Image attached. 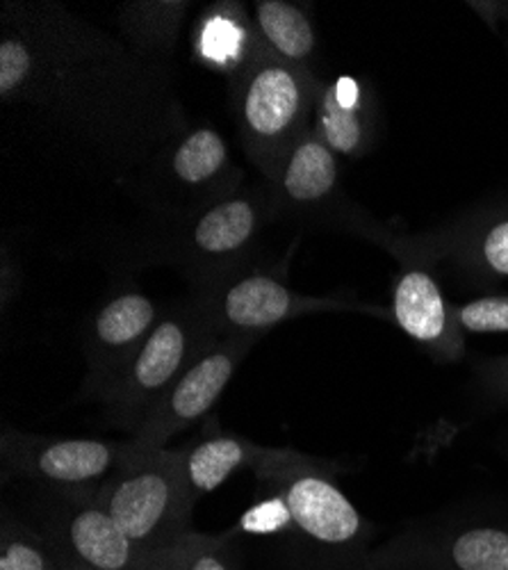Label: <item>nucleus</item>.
I'll return each mask as SVG.
<instances>
[{
	"label": "nucleus",
	"instance_id": "obj_5",
	"mask_svg": "<svg viewBox=\"0 0 508 570\" xmlns=\"http://www.w3.org/2000/svg\"><path fill=\"white\" fill-rule=\"evenodd\" d=\"M221 336L192 299L171 306L147 343L97 393L121 430L135 432L145 415L167 395Z\"/></svg>",
	"mask_w": 508,
	"mask_h": 570
},
{
	"label": "nucleus",
	"instance_id": "obj_3",
	"mask_svg": "<svg viewBox=\"0 0 508 570\" xmlns=\"http://www.w3.org/2000/svg\"><path fill=\"white\" fill-rule=\"evenodd\" d=\"M97 500L142 554L178 543L190 534L197 502L185 474V450H140L132 443L128 459L99 484Z\"/></svg>",
	"mask_w": 508,
	"mask_h": 570
},
{
	"label": "nucleus",
	"instance_id": "obj_12",
	"mask_svg": "<svg viewBox=\"0 0 508 570\" xmlns=\"http://www.w3.org/2000/svg\"><path fill=\"white\" fill-rule=\"evenodd\" d=\"M97 489L56 491L58 502L46 518V537L69 570H137L147 554L97 500Z\"/></svg>",
	"mask_w": 508,
	"mask_h": 570
},
{
	"label": "nucleus",
	"instance_id": "obj_28",
	"mask_svg": "<svg viewBox=\"0 0 508 570\" xmlns=\"http://www.w3.org/2000/svg\"><path fill=\"white\" fill-rule=\"evenodd\" d=\"M470 8H475V12H479L492 28L508 21V3H472Z\"/></svg>",
	"mask_w": 508,
	"mask_h": 570
},
{
	"label": "nucleus",
	"instance_id": "obj_14",
	"mask_svg": "<svg viewBox=\"0 0 508 570\" xmlns=\"http://www.w3.org/2000/svg\"><path fill=\"white\" fill-rule=\"evenodd\" d=\"M336 465L308 459L260 480L276 487L290 507L295 528L310 541L338 550H360L367 539V522L351 500L336 487Z\"/></svg>",
	"mask_w": 508,
	"mask_h": 570
},
{
	"label": "nucleus",
	"instance_id": "obj_8",
	"mask_svg": "<svg viewBox=\"0 0 508 570\" xmlns=\"http://www.w3.org/2000/svg\"><path fill=\"white\" fill-rule=\"evenodd\" d=\"M269 187L279 219L288 217L303 224L336 226L372 240L384 249H390L399 237L347 199L338 156L312 132V128L297 141Z\"/></svg>",
	"mask_w": 508,
	"mask_h": 570
},
{
	"label": "nucleus",
	"instance_id": "obj_2",
	"mask_svg": "<svg viewBox=\"0 0 508 570\" xmlns=\"http://www.w3.org/2000/svg\"><path fill=\"white\" fill-rule=\"evenodd\" d=\"M233 82V112L240 145L271 183L297 141L312 128L321 80L312 69L276 58L260 41Z\"/></svg>",
	"mask_w": 508,
	"mask_h": 570
},
{
	"label": "nucleus",
	"instance_id": "obj_26",
	"mask_svg": "<svg viewBox=\"0 0 508 570\" xmlns=\"http://www.w3.org/2000/svg\"><path fill=\"white\" fill-rule=\"evenodd\" d=\"M477 382L490 402L508 406V354L481 361L477 365Z\"/></svg>",
	"mask_w": 508,
	"mask_h": 570
},
{
	"label": "nucleus",
	"instance_id": "obj_21",
	"mask_svg": "<svg viewBox=\"0 0 508 570\" xmlns=\"http://www.w3.org/2000/svg\"><path fill=\"white\" fill-rule=\"evenodd\" d=\"M256 32L267 49L290 65L312 69L317 35L310 17L288 0H256Z\"/></svg>",
	"mask_w": 508,
	"mask_h": 570
},
{
	"label": "nucleus",
	"instance_id": "obj_6",
	"mask_svg": "<svg viewBox=\"0 0 508 570\" xmlns=\"http://www.w3.org/2000/svg\"><path fill=\"white\" fill-rule=\"evenodd\" d=\"M195 302L221 338H260L283 322L325 311L369 313L379 320H390L388 308L360 304L349 297L301 295L276 274L251 267V263L221 278L197 285Z\"/></svg>",
	"mask_w": 508,
	"mask_h": 570
},
{
	"label": "nucleus",
	"instance_id": "obj_25",
	"mask_svg": "<svg viewBox=\"0 0 508 570\" xmlns=\"http://www.w3.org/2000/svg\"><path fill=\"white\" fill-rule=\"evenodd\" d=\"M185 570H233L223 552V539L190 534L185 548Z\"/></svg>",
	"mask_w": 508,
	"mask_h": 570
},
{
	"label": "nucleus",
	"instance_id": "obj_29",
	"mask_svg": "<svg viewBox=\"0 0 508 570\" xmlns=\"http://www.w3.org/2000/svg\"><path fill=\"white\" fill-rule=\"evenodd\" d=\"M504 49H506V56H508V37L504 39Z\"/></svg>",
	"mask_w": 508,
	"mask_h": 570
},
{
	"label": "nucleus",
	"instance_id": "obj_20",
	"mask_svg": "<svg viewBox=\"0 0 508 570\" xmlns=\"http://www.w3.org/2000/svg\"><path fill=\"white\" fill-rule=\"evenodd\" d=\"M190 3L178 0H137L119 10V28L130 49L151 62H167Z\"/></svg>",
	"mask_w": 508,
	"mask_h": 570
},
{
	"label": "nucleus",
	"instance_id": "obj_27",
	"mask_svg": "<svg viewBox=\"0 0 508 570\" xmlns=\"http://www.w3.org/2000/svg\"><path fill=\"white\" fill-rule=\"evenodd\" d=\"M188 537H182L178 543L149 554L137 570H185V548H188Z\"/></svg>",
	"mask_w": 508,
	"mask_h": 570
},
{
	"label": "nucleus",
	"instance_id": "obj_19",
	"mask_svg": "<svg viewBox=\"0 0 508 570\" xmlns=\"http://www.w3.org/2000/svg\"><path fill=\"white\" fill-rule=\"evenodd\" d=\"M260 46L256 26L247 23L242 6H217L195 32V53L201 62L236 78Z\"/></svg>",
	"mask_w": 508,
	"mask_h": 570
},
{
	"label": "nucleus",
	"instance_id": "obj_13",
	"mask_svg": "<svg viewBox=\"0 0 508 570\" xmlns=\"http://www.w3.org/2000/svg\"><path fill=\"white\" fill-rule=\"evenodd\" d=\"M365 563L369 570H508V528L486 520L410 532Z\"/></svg>",
	"mask_w": 508,
	"mask_h": 570
},
{
	"label": "nucleus",
	"instance_id": "obj_1",
	"mask_svg": "<svg viewBox=\"0 0 508 570\" xmlns=\"http://www.w3.org/2000/svg\"><path fill=\"white\" fill-rule=\"evenodd\" d=\"M0 99L140 174L185 132L162 65L53 3L0 10Z\"/></svg>",
	"mask_w": 508,
	"mask_h": 570
},
{
	"label": "nucleus",
	"instance_id": "obj_7",
	"mask_svg": "<svg viewBox=\"0 0 508 570\" xmlns=\"http://www.w3.org/2000/svg\"><path fill=\"white\" fill-rule=\"evenodd\" d=\"M245 174L210 126L178 135L142 171V189L167 224L188 219L242 189Z\"/></svg>",
	"mask_w": 508,
	"mask_h": 570
},
{
	"label": "nucleus",
	"instance_id": "obj_9",
	"mask_svg": "<svg viewBox=\"0 0 508 570\" xmlns=\"http://www.w3.org/2000/svg\"><path fill=\"white\" fill-rule=\"evenodd\" d=\"M401 267L392 281L390 320L438 363H458L468 354L466 331L456 320L434 274L431 256L415 237H397L388 249Z\"/></svg>",
	"mask_w": 508,
	"mask_h": 570
},
{
	"label": "nucleus",
	"instance_id": "obj_17",
	"mask_svg": "<svg viewBox=\"0 0 508 570\" xmlns=\"http://www.w3.org/2000/svg\"><path fill=\"white\" fill-rule=\"evenodd\" d=\"M312 132L338 158H365L379 137V101L372 85L349 76L333 82L321 80Z\"/></svg>",
	"mask_w": 508,
	"mask_h": 570
},
{
	"label": "nucleus",
	"instance_id": "obj_23",
	"mask_svg": "<svg viewBox=\"0 0 508 570\" xmlns=\"http://www.w3.org/2000/svg\"><path fill=\"white\" fill-rule=\"evenodd\" d=\"M236 530L253 537H273V534H286L297 528H295L290 507L286 502V495L276 487H271V493L267 498H262L249 511L242 513Z\"/></svg>",
	"mask_w": 508,
	"mask_h": 570
},
{
	"label": "nucleus",
	"instance_id": "obj_15",
	"mask_svg": "<svg viewBox=\"0 0 508 570\" xmlns=\"http://www.w3.org/2000/svg\"><path fill=\"white\" fill-rule=\"evenodd\" d=\"M418 243L434 263H447L475 281H504L508 278V199L418 235Z\"/></svg>",
	"mask_w": 508,
	"mask_h": 570
},
{
	"label": "nucleus",
	"instance_id": "obj_16",
	"mask_svg": "<svg viewBox=\"0 0 508 570\" xmlns=\"http://www.w3.org/2000/svg\"><path fill=\"white\" fill-rule=\"evenodd\" d=\"M162 315V308L140 291H121L94 313L84 336L89 395H97L140 352Z\"/></svg>",
	"mask_w": 508,
	"mask_h": 570
},
{
	"label": "nucleus",
	"instance_id": "obj_18",
	"mask_svg": "<svg viewBox=\"0 0 508 570\" xmlns=\"http://www.w3.org/2000/svg\"><path fill=\"white\" fill-rule=\"evenodd\" d=\"M308 459L310 456L292 450L262 448L240 436H212L185 450V474H188L195 498H201L245 468L256 470L258 480H265L273 472L306 463Z\"/></svg>",
	"mask_w": 508,
	"mask_h": 570
},
{
	"label": "nucleus",
	"instance_id": "obj_4",
	"mask_svg": "<svg viewBox=\"0 0 508 570\" xmlns=\"http://www.w3.org/2000/svg\"><path fill=\"white\" fill-rule=\"evenodd\" d=\"M273 219L279 217L269 183L242 187L188 219L167 224L147 249L151 258L176 265L197 288L249 265L262 228Z\"/></svg>",
	"mask_w": 508,
	"mask_h": 570
},
{
	"label": "nucleus",
	"instance_id": "obj_11",
	"mask_svg": "<svg viewBox=\"0 0 508 570\" xmlns=\"http://www.w3.org/2000/svg\"><path fill=\"white\" fill-rule=\"evenodd\" d=\"M256 341L258 338L247 336L219 338L145 415L130 441L140 450H158L167 448L180 432L195 426L215 409Z\"/></svg>",
	"mask_w": 508,
	"mask_h": 570
},
{
	"label": "nucleus",
	"instance_id": "obj_24",
	"mask_svg": "<svg viewBox=\"0 0 508 570\" xmlns=\"http://www.w3.org/2000/svg\"><path fill=\"white\" fill-rule=\"evenodd\" d=\"M456 320L466 336L508 334V295H484L456 306Z\"/></svg>",
	"mask_w": 508,
	"mask_h": 570
},
{
	"label": "nucleus",
	"instance_id": "obj_10",
	"mask_svg": "<svg viewBox=\"0 0 508 570\" xmlns=\"http://www.w3.org/2000/svg\"><path fill=\"white\" fill-rule=\"evenodd\" d=\"M132 443L94 439H46L3 430V480L23 478L51 491L97 489L128 459Z\"/></svg>",
	"mask_w": 508,
	"mask_h": 570
},
{
	"label": "nucleus",
	"instance_id": "obj_22",
	"mask_svg": "<svg viewBox=\"0 0 508 570\" xmlns=\"http://www.w3.org/2000/svg\"><path fill=\"white\" fill-rule=\"evenodd\" d=\"M0 570H69L60 552L46 534H39L21 522L3 520L0 543Z\"/></svg>",
	"mask_w": 508,
	"mask_h": 570
}]
</instances>
